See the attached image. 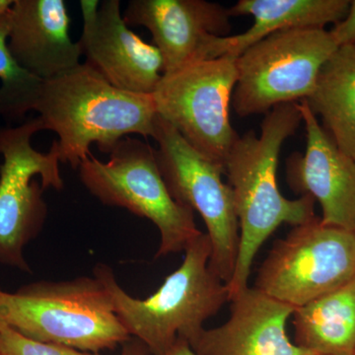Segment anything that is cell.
<instances>
[{
	"label": "cell",
	"mask_w": 355,
	"mask_h": 355,
	"mask_svg": "<svg viewBox=\"0 0 355 355\" xmlns=\"http://www.w3.org/2000/svg\"><path fill=\"white\" fill-rule=\"evenodd\" d=\"M35 111L57 133L60 162L73 169L93 144L109 154L130 135L153 137L157 118L153 94L114 87L85 62L44 80Z\"/></svg>",
	"instance_id": "cell-2"
},
{
	"label": "cell",
	"mask_w": 355,
	"mask_h": 355,
	"mask_svg": "<svg viewBox=\"0 0 355 355\" xmlns=\"http://www.w3.org/2000/svg\"><path fill=\"white\" fill-rule=\"evenodd\" d=\"M235 58L222 57L184 65L163 74L153 93L158 116L198 153L223 168L240 137L230 121L237 80Z\"/></svg>",
	"instance_id": "cell-10"
},
{
	"label": "cell",
	"mask_w": 355,
	"mask_h": 355,
	"mask_svg": "<svg viewBox=\"0 0 355 355\" xmlns=\"http://www.w3.org/2000/svg\"><path fill=\"white\" fill-rule=\"evenodd\" d=\"M42 130L40 116L18 127L0 128V263L29 273L25 248L40 234L48 216L43 191L64 186L58 140L48 153L32 146V137Z\"/></svg>",
	"instance_id": "cell-6"
},
{
	"label": "cell",
	"mask_w": 355,
	"mask_h": 355,
	"mask_svg": "<svg viewBox=\"0 0 355 355\" xmlns=\"http://www.w3.org/2000/svg\"><path fill=\"white\" fill-rule=\"evenodd\" d=\"M83 32L79 44L85 64L114 87L153 94L163 76V60L154 44L128 27L120 0H81Z\"/></svg>",
	"instance_id": "cell-11"
},
{
	"label": "cell",
	"mask_w": 355,
	"mask_h": 355,
	"mask_svg": "<svg viewBox=\"0 0 355 355\" xmlns=\"http://www.w3.org/2000/svg\"><path fill=\"white\" fill-rule=\"evenodd\" d=\"M102 162L92 154L78 167L79 178L103 205L123 207L153 222L160 234L155 258L186 251L203 232L195 212L177 202L168 190L156 158L147 142L127 137Z\"/></svg>",
	"instance_id": "cell-5"
},
{
	"label": "cell",
	"mask_w": 355,
	"mask_h": 355,
	"mask_svg": "<svg viewBox=\"0 0 355 355\" xmlns=\"http://www.w3.org/2000/svg\"><path fill=\"white\" fill-rule=\"evenodd\" d=\"M0 322L37 342L101 354L130 340L103 282L95 277L40 280L0 288Z\"/></svg>",
	"instance_id": "cell-4"
},
{
	"label": "cell",
	"mask_w": 355,
	"mask_h": 355,
	"mask_svg": "<svg viewBox=\"0 0 355 355\" xmlns=\"http://www.w3.org/2000/svg\"><path fill=\"white\" fill-rule=\"evenodd\" d=\"M330 31L296 28L275 33L235 58L233 109L241 118L308 99L320 70L338 50Z\"/></svg>",
	"instance_id": "cell-7"
},
{
	"label": "cell",
	"mask_w": 355,
	"mask_h": 355,
	"mask_svg": "<svg viewBox=\"0 0 355 355\" xmlns=\"http://www.w3.org/2000/svg\"><path fill=\"white\" fill-rule=\"evenodd\" d=\"M349 6V0H240L229 8L231 16H252L253 25L235 36L212 37L198 60L237 58L254 44L284 30L324 29L340 22Z\"/></svg>",
	"instance_id": "cell-16"
},
{
	"label": "cell",
	"mask_w": 355,
	"mask_h": 355,
	"mask_svg": "<svg viewBox=\"0 0 355 355\" xmlns=\"http://www.w3.org/2000/svg\"><path fill=\"white\" fill-rule=\"evenodd\" d=\"M291 317L297 347L317 355H354L355 277L296 308Z\"/></svg>",
	"instance_id": "cell-17"
},
{
	"label": "cell",
	"mask_w": 355,
	"mask_h": 355,
	"mask_svg": "<svg viewBox=\"0 0 355 355\" xmlns=\"http://www.w3.org/2000/svg\"><path fill=\"white\" fill-rule=\"evenodd\" d=\"M14 0H0V14L6 13L12 6Z\"/></svg>",
	"instance_id": "cell-24"
},
{
	"label": "cell",
	"mask_w": 355,
	"mask_h": 355,
	"mask_svg": "<svg viewBox=\"0 0 355 355\" xmlns=\"http://www.w3.org/2000/svg\"><path fill=\"white\" fill-rule=\"evenodd\" d=\"M354 355H355V350H354Z\"/></svg>",
	"instance_id": "cell-26"
},
{
	"label": "cell",
	"mask_w": 355,
	"mask_h": 355,
	"mask_svg": "<svg viewBox=\"0 0 355 355\" xmlns=\"http://www.w3.org/2000/svg\"><path fill=\"white\" fill-rule=\"evenodd\" d=\"M10 15L9 50L26 71L44 81L80 64L64 0H14Z\"/></svg>",
	"instance_id": "cell-15"
},
{
	"label": "cell",
	"mask_w": 355,
	"mask_h": 355,
	"mask_svg": "<svg viewBox=\"0 0 355 355\" xmlns=\"http://www.w3.org/2000/svg\"><path fill=\"white\" fill-rule=\"evenodd\" d=\"M211 244L202 233L184 251L183 263L146 299L132 297L116 282L109 266H96L94 275L111 296L114 313L130 338L157 355L178 338L190 343L230 300L227 284L210 268Z\"/></svg>",
	"instance_id": "cell-3"
},
{
	"label": "cell",
	"mask_w": 355,
	"mask_h": 355,
	"mask_svg": "<svg viewBox=\"0 0 355 355\" xmlns=\"http://www.w3.org/2000/svg\"><path fill=\"white\" fill-rule=\"evenodd\" d=\"M354 44V48H355V42H354V44Z\"/></svg>",
	"instance_id": "cell-25"
},
{
	"label": "cell",
	"mask_w": 355,
	"mask_h": 355,
	"mask_svg": "<svg viewBox=\"0 0 355 355\" xmlns=\"http://www.w3.org/2000/svg\"><path fill=\"white\" fill-rule=\"evenodd\" d=\"M120 355H151L150 352L141 342L135 338H130L121 345Z\"/></svg>",
	"instance_id": "cell-22"
},
{
	"label": "cell",
	"mask_w": 355,
	"mask_h": 355,
	"mask_svg": "<svg viewBox=\"0 0 355 355\" xmlns=\"http://www.w3.org/2000/svg\"><path fill=\"white\" fill-rule=\"evenodd\" d=\"M157 355H197L191 345L183 338H178L176 343L170 349Z\"/></svg>",
	"instance_id": "cell-23"
},
{
	"label": "cell",
	"mask_w": 355,
	"mask_h": 355,
	"mask_svg": "<svg viewBox=\"0 0 355 355\" xmlns=\"http://www.w3.org/2000/svg\"><path fill=\"white\" fill-rule=\"evenodd\" d=\"M0 355H102L55 343L37 342L0 322Z\"/></svg>",
	"instance_id": "cell-20"
},
{
	"label": "cell",
	"mask_w": 355,
	"mask_h": 355,
	"mask_svg": "<svg viewBox=\"0 0 355 355\" xmlns=\"http://www.w3.org/2000/svg\"><path fill=\"white\" fill-rule=\"evenodd\" d=\"M153 139L159 169L173 198L197 211L211 244L209 266L226 284L234 273L239 250V222L224 168L205 157L157 114Z\"/></svg>",
	"instance_id": "cell-8"
},
{
	"label": "cell",
	"mask_w": 355,
	"mask_h": 355,
	"mask_svg": "<svg viewBox=\"0 0 355 355\" xmlns=\"http://www.w3.org/2000/svg\"><path fill=\"white\" fill-rule=\"evenodd\" d=\"M10 9L0 14V116L17 120L35 111L44 81L18 64L9 50Z\"/></svg>",
	"instance_id": "cell-19"
},
{
	"label": "cell",
	"mask_w": 355,
	"mask_h": 355,
	"mask_svg": "<svg viewBox=\"0 0 355 355\" xmlns=\"http://www.w3.org/2000/svg\"><path fill=\"white\" fill-rule=\"evenodd\" d=\"M302 123L298 103L275 107L265 114L261 135L250 130L240 135L224 164L232 190L240 242L234 273L228 284L230 298L249 286L251 268L259 250L282 224L298 226L315 218L311 196L289 200L277 184L282 144Z\"/></svg>",
	"instance_id": "cell-1"
},
{
	"label": "cell",
	"mask_w": 355,
	"mask_h": 355,
	"mask_svg": "<svg viewBox=\"0 0 355 355\" xmlns=\"http://www.w3.org/2000/svg\"><path fill=\"white\" fill-rule=\"evenodd\" d=\"M338 48L355 42V0L350 1L349 12L338 24L334 25L330 31Z\"/></svg>",
	"instance_id": "cell-21"
},
{
	"label": "cell",
	"mask_w": 355,
	"mask_h": 355,
	"mask_svg": "<svg viewBox=\"0 0 355 355\" xmlns=\"http://www.w3.org/2000/svg\"><path fill=\"white\" fill-rule=\"evenodd\" d=\"M298 107L306 148L287 157V184L300 197L319 202L322 223L355 232V159L338 148L305 100Z\"/></svg>",
	"instance_id": "cell-12"
},
{
	"label": "cell",
	"mask_w": 355,
	"mask_h": 355,
	"mask_svg": "<svg viewBox=\"0 0 355 355\" xmlns=\"http://www.w3.org/2000/svg\"><path fill=\"white\" fill-rule=\"evenodd\" d=\"M324 130L343 153L355 159V48L340 46L320 70L305 100Z\"/></svg>",
	"instance_id": "cell-18"
},
{
	"label": "cell",
	"mask_w": 355,
	"mask_h": 355,
	"mask_svg": "<svg viewBox=\"0 0 355 355\" xmlns=\"http://www.w3.org/2000/svg\"><path fill=\"white\" fill-rule=\"evenodd\" d=\"M230 316L203 329L189 343L197 355H317L291 342L287 323L294 308L247 286L229 300Z\"/></svg>",
	"instance_id": "cell-14"
},
{
	"label": "cell",
	"mask_w": 355,
	"mask_h": 355,
	"mask_svg": "<svg viewBox=\"0 0 355 355\" xmlns=\"http://www.w3.org/2000/svg\"><path fill=\"white\" fill-rule=\"evenodd\" d=\"M123 17L151 33L163 74L198 62L212 37H227L232 29L229 8L205 0H130Z\"/></svg>",
	"instance_id": "cell-13"
},
{
	"label": "cell",
	"mask_w": 355,
	"mask_h": 355,
	"mask_svg": "<svg viewBox=\"0 0 355 355\" xmlns=\"http://www.w3.org/2000/svg\"><path fill=\"white\" fill-rule=\"evenodd\" d=\"M354 277V231L326 225L316 216L275 242L254 287L296 309Z\"/></svg>",
	"instance_id": "cell-9"
}]
</instances>
